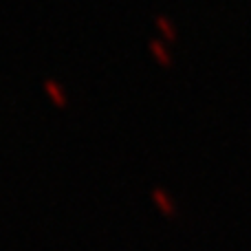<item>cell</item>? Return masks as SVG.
<instances>
[{
    "label": "cell",
    "mask_w": 251,
    "mask_h": 251,
    "mask_svg": "<svg viewBox=\"0 0 251 251\" xmlns=\"http://www.w3.org/2000/svg\"><path fill=\"white\" fill-rule=\"evenodd\" d=\"M44 93H47L49 101H51L55 108H66L69 106V95L62 88V84L57 79H44Z\"/></svg>",
    "instance_id": "1"
},
{
    "label": "cell",
    "mask_w": 251,
    "mask_h": 251,
    "mask_svg": "<svg viewBox=\"0 0 251 251\" xmlns=\"http://www.w3.org/2000/svg\"><path fill=\"white\" fill-rule=\"evenodd\" d=\"M152 201H154V205L159 207V212L163 214V216H174V214H176V205H174V201L170 199L161 187H154V190H152Z\"/></svg>",
    "instance_id": "2"
},
{
    "label": "cell",
    "mask_w": 251,
    "mask_h": 251,
    "mask_svg": "<svg viewBox=\"0 0 251 251\" xmlns=\"http://www.w3.org/2000/svg\"><path fill=\"white\" fill-rule=\"evenodd\" d=\"M156 26H159V33L163 35L165 40H176V31H174V25L168 20L165 16H156L154 18Z\"/></svg>",
    "instance_id": "3"
},
{
    "label": "cell",
    "mask_w": 251,
    "mask_h": 251,
    "mask_svg": "<svg viewBox=\"0 0 251 251\" xmlns=\"http://www.w3.org/2000/svg\"><path fill=\"white\" fill-rule=\"evenodd\" d=\"M150 51H152V55L159 60L161 66H170V55H168V51H165L161 40H150Z\"/></svg>",
    "instance_id": "4"
}]
</instances>
